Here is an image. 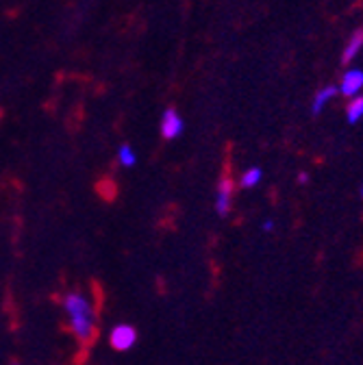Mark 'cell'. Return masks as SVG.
I'll use <instances>...</instances> for the list:
<instances>
[{
    "label": "cell",
    "instance_id": "1",
    "mask_svg": "<svg viewBox=\"0 0 363 365\" xmlns=\"http://www.w3.org/2000/svg\"><path fill=\"white\" fill-rule=\"evenodd\" d=\"M63 309L70 317V327L72 333L76 335L78 341L89 344L96 335V315L92 309V302H89L83 294L72 292L63 298Z\"/></svg>",
    "mask_w": 363,
    "mask_h": 365
},
{
    "label": "cell",
    "instance_id": "2",
    "mask_svg": "<svg viewBox=\"0 0 363 365\" xmlns=\"http://www.w3.org/2000/svg\"><path fill=\"white\" fill-rule=\"evenodd\" d=\"M109 344H111L113 350L126 352V350H131L135 344H138V331H135V327H131V324H116L111 329Z\"/></svg>",
    "mask_w": 363,
    "mask_h": 365
},
{
    "label": "cell",
    "instance_id": "3",
    "mask_svg": "<svg viewBox=\"0 0 363 365\" xmlns=\"http://www.w3.org/2000/svg\"><path fill=\"white\" fill-rule=\"evenodd\" d=\"M231 200H233V180L231 176H222L218 182V192H215V211L220 217L229 215Z\"/></svg>",
    "mask_w": 363,
    "mask_h": 365
},
{
    "label": "cell",
    "instance_id": "4",
    "mask_svg": "<svg viewBox=\"0 0 363 365\" xmlns=\"http://www.w3.org/2000/svg\"><path fill=\"white\" fill-rule=\"evenodd\" d=\"M180 133H183V120H180L176 109L168 107L161 115V135L165 140H174Z\"/></svg>",
    "mask_w": 363,
    "mask_h": 365
},
{
    "label": "cell",
    "instance_id": "5",
    "mask_svg": "<svg viewBox=\"0 0 363 365\" xmlns=\"http://www.w3.org/2000/svg\"><path fill=\"white\" fill-rule=\"evenodd\" d=\"M361 87H363V72L361 70H348L342 78L339 91L344 96H357Z\"/></svg>",
    "mask_w": 363,
    "mask_h": 365
},
{
    "label": "cell",
    "instance_id": "6",
    "mask_svg": "<svg viewBox=\"0 0 363 365\" xmlns=\"http://www.w3.org/2000/svg\"><path fill=\"white\" fill-rule=\"evenodd\" d=\"M335 94H337V89H335V87H324V89H320V91H317V94H315V98H313V107H311V111L317 115V113H320V111L324 109V105H327Z\"/></svg>",
    "mask_w": 363,
    "mask_h": 365
},
{
    "label": "cell",
    "instance_id": "7",
    "mask_svg": "<svg viewBox=\"0 0 363 365\" xmlns=\"http://www.w3.org/2000/svg\"><path fill=\"white\" fill-rule=\"evenodd\" d=\"M361 46H363V31L359 29L352 37H350V41H348V46H346V51H344V63H350V59H354L357 57V53L361 51Z\"/></svg>",
    "mask_w": 363,
    "mask_h": 365
},
{
    "label": "cell",
    "instance_id": "8",
    "mask_svg": "<svg viewBox=\"0 0 363 365\" xmlns=\"http://www.w3.org/2000/svg\"><path fill=\"white\" fill-rule=\"evenodd\" d=\"M261 176H263V172H261V168H250L248 172H244V176H242V187H255V185H259V180H261Z\"/></svg>",
    "mask_w": 363,
    "mask_h": 365
},
{
    "label": "cell",
    "instance_id": "9",
    "mask_svg": "<svg viewBox=\"0 0 363 365\" xmlns=\"http://www.w3.org/2000/svg\"><path fill=\"white\" fill-rule=\"evenodd\" d=\"M361 118H363V96L354 98V101L348 105V122L354 124V122H359Z\"/></svg>",
    "mask_w": 363,
    "mask_h": 365
},
{
    "label": "cell",
    "instance_id": "10",
    "mask_svg": "<svg viewBox=\"0 0 363 365\" xmlns=\"http://www.w3.org/2000/svg\"><path fill=\"white\" fill-rule=\"evenodd\" d=\"M120 161H122V165H126V168H131V165H135V153L131 150V146H120Z\"/></svg>",
    "mask_w": 363,
    "mask_h": 365
},
{
    "label": "cell",
    "instance_id": "11",
    "mask_svg": "<svg viewBox=\"0 0 363 365\" xmlns=\"http://www.w3.org/2000/svg\"><path fill=\"white\" fill-rule=\"evenodd\" d=\"M263 231H272V222H270V220L263 222Z\"/></svg>",
    "mask_w": 363,
    "mask_h": 365
},
{
    "label": "cell",
    "instance_id": "12",
    "mask_svg": "<svg viewBox=\"0 0 363 365\" xmlns=\"http://www.w3.org/2000/svg\"><path fill=\"white\" fill-rule=\"evenodd\" d=\"M298 180H300V182H307V180H309V176H307V174H300V176H298Z\"/></svg>",
    "mask_w": 363,
    "mask_h": 365
},
{
    "label": "cell",
    "instance_id": "13",
    "mask_svg": "<svg viewBox=\"0 0 363 365\" xmlns=\"http://www.w3.org/2000/svg\"><path fill=\"white\" fill-rule=\"evenodd\" d=\"M14 365H20V363H14Z\"/></svg>",
    "mask_w": 363,
    "mask_h": 365
}]
</instances>
